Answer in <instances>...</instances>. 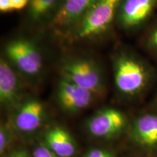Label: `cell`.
Here are the masks:
<instances>
[{"label":"cell","mask_w":157,"mask_h":157,"mask_svg":"<svg viewBox=\"0 0 157 157\" xmlns=\"http://www.w3.org/2000/svg\"><path fill=\"white\" fill-rule=\"evenodd\" d=\"M113 69L116 90L120 95L128 98L142 94L154 76L151 66L130 50H123L116 56Z\"/></svg>","instance_id":"6da1fadb"},{"label":"cell","mask_w":157,"mask_h":157,"mask_svg":"<svg viewBox=\"0 0 157 157\" xmlns=\"http://www.w3.org/2000/svg\"><path fill=\"white\" fill-rule=\"evenodd\" d=\"M121 2L96 0L81 21L69 31L72 40H87L106 32L116 19Z\"/></svg>","instance_id":"7a4b0ae2"},{"label":"cell","mask_w":157,"mask_h":157,"mask_svg":"<svg viewBox=\"0 0 157 157\" xmlns=\"http://www.w3.org/2000/svg\"><path fill=\"white\" fill-rule=\"evenodd\" d=\"M5 58L26 78H36L44 69L43 56L36 44L24 38L15 39L6 44Z\"/></svg>","instance_id":"3957f363"},{"label":"cell","mask_w":157,"mask_h":157,"mask_svg":"<svg viewBox=\"0 0 157 157\" xmlns=\"http://www.w3.org/2000/svg\"><path fill=\"white\" fill-rule=\"evenodd\" d=\"M60 76L76 84L94 95L103 91L105 84L99 66L90 58L70 57L60 65Z\"/></svg>","instance_id":"277c9868"},{"label":"cell","mask_w":157,"mask_h":157,"mask_svg":"<svg viewBox=\"0 0 157 157\" xmlns=\"http://www.w3.org/2000/svg\"><path fill=\"white\" fill-rule=\"evenodd\" d=\"M157 9V0H121L116 21L125 31H135L149 21Z\"/></svg>","instance_id":"5b68a950"},{"label":"cell","mask_w":157,"mask_h":157,"mask_svg":"<svg viewBox=\"0 0 157 157\" xmlns=\"http://www.w3.org/2000/svg\"><path fill=\"white\" fill-rule=\"evenodd\" d=\"M127 125L124 113L113 108L100 110L88 119L87 129L90 135L99 138H111L122 132Z\"/></svg>","instance_id":"8992f818"},{"label":"cell","mask_w":157,"mask_h":157,"mask_svg":"<svg viewBox=\"0 0 157 157\" xmlns=\"http://www.w3.org/2000/svg\"><path fill=\"white\" fill-rule=\"evenodd\" d=\"M18 72L5 57L0 60V102L7 109L18 108L23 95V86Z\"/></svg>","instance_id":"52a82bcc"},{"label":"cell","mask_w":157,"mask_h":157,"mask_svg":"<svg viewBox=\"0 0 157 157\" xmlns=\"http://www.w3.org/2000/svg\"><path fill=\"white\" fill-rule=\"evenodd\" d=\"M95 2L96 0H62L58 10L50 21V27L59 32H69Z\"/></svg>","instance_id":"ba28073f"},{"label":"cell","mask_w":157,"mask_h":157,"mask_svg":"<svg viewBox=\"0 0 157 157\" xmlns=\"http://www.w3.org/2000/svg\"><path fill=\"white\" fill-rule=\"evenodd\" d=\"M95 95L76 84L60 76L57 87V100L66 112L75 113L87 108Z\"/></svg>","instance_id":"9c48e42d"},{"label":"cell","mask_w":157,"mask_h":157,"mask_svg":"<svg viewBox=\"0 0 157 157\" xmlns=\"http://www.w3.org/2000/svg\"><path fill=\"white\" fill-rule=\"evenodd\" d=\"M45 117L42 103L36 99L23 102L17 108L14 118L16 128L23 132H31L41 127Z\"/></svg>","instance_id":"30bf717a"},{"label":"cell","mask_w":157,"mask_h":157,"mask_svg":"<svg viewBox=\"0 0 157 157\" xmlns=\"http://www.w3.org/2000/svg\"><path fill=\"white\" fill-rule=\"evenodd\" d=\"M131 134L133 140L141 146L157 147L156 113H146L137 117L132 124Z\"/></svg>","instance_id":"8fae6325"},{"label":"cell","mask_w":157,"mask_h":157,"mask_svg":"<svg viewBox=\"0 0 157 157\" xmlns=\"http://www.w3.org/2000/svg\"><path fill=\"white\" fill-rule=\"evenodd\" d=\"M47 147L58 157H72L76 153V143L68 131L54 127L45 134Z\"/></svg>","instance_id":"7c38bea8"},{"label":"cell","mask_w":157,"mask_h":157,"mask_svg":"<svg viewBox=\"0 0 157 157\" xmlns=\"http://www.w3.org/2000/svg\"><path fill=\"white\" fill-rule=\"evenodd\" d=\"M61 2L62 0H30L27 7L29 21L34 24H39L48 19L50 21Z\"/></svg>","instance_id":"4fadbf2b"},{"label":"cell","mask_w":157,"mask_h":157,"mask_svg":"<svg viewBox=\"0 0 157 157\" xmlns=\"http://www.w3.org/2000/svg\"><path fill=\"white\" fill-rule=\"evenodd\" d=\"M144 45L151 53L157 56V21L147 32L144 39Z\"/></svg>","instance_id":"5bb4252c"},{"label":"cell","mask_w":157,"mask_h":157,"mask_svg":"<svg viewBox=\"0 0 157 157\" xmlns=\"http://www.w3.org/2000/svg\"><path fill=\"white\" fill-rule=\"evenodd\" d=\"M9 130L5 125H2L0 129V152L1 154L5 151L9 141Z\"/></svg>","instance_id":"9a60e30c"},{"label":"cell","mask_w":157,"mask_h":157,"mask_svg":"<svg viewBox=\"0 0 157 157\" xmlns=\"http://www.w3.org/2000/svg\"><path fill=\"white\" fill-rule=\"evenodd\" d=\"M34 157H58L47 146H39L34 149Z\"/></svg>","instance_id":"2e32d148"},{"label":"cell","mask_w":157,"mask_h":157,"mask_svg":"<svg viewBox=\"0 0 157 157\" xmlns=\"http://www.w3.org/2000/svg\"><path fill=\"white\" fill-rule=\"evenodd\" d=\"M85 157H113L112 154L103 149H92L86 154Z\"/></svg>","instance_id":"e0dca14e"},{"label":"cell","mask_w":157,"mask_h":157,"mask_svg":"<svg viewBox=\"0 0 157 157\" xmlns=\"http://www.w3.org/2000/svg\"><path fill=\"white\" fill-rule=\"evenodd\" d=\"M30 0H10L11 11L20 10L28 7Z\"/></svg>","instance_id":"ac0fdd59"},{"label":"cell","mask_w":157,"mask_h":157,"mask_svg":"<svg viewBox=\"0 0 157 157\" xmlns=\"http://www.w3.org/2000/svg\"><path fill=\"white\" fill-rule=\"evenodd\" d=\"M0 10L2 13L11 11L10 0H0Z\"/></svg>","instance_id":"d6986e66"},{"label":"cell","mask_w":157,"mask_h":157,"mask_svg":"<svg viewBox=\"0 0 157 157\" xmlns=\"http://www.w3.org/2000/svg\"><path fill=\"white\" fill-rule=\"evenodd\" d=\"M10 157H29V156L25 151H18L11 154Z\"/></svg>","instance_id":"ffe728a7"}]
</instances>
